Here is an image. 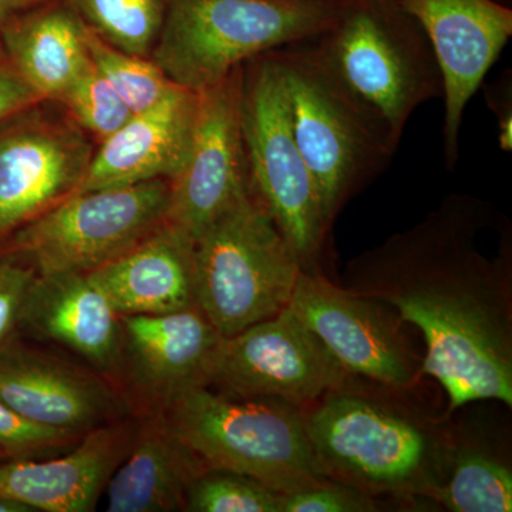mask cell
Here are the masks:
<instances>
[{"mask_svg":"<svg viewBox=\"0 0 512 512\" xmlns=\"http://www.w3.org/2000/svg\"><path fill=\"white\" fill-rule=\"evenodd\" d=\"M490 208L448 195L413 227L350 259L343 286L390 306L420 330L423 373L446 390L450 410L481 400L512 406V278L507 237L480 247Z\"/></svg>","mask_w":512,"mask_h":512,"instance_id":"obj_1","label":"cell"},{"mask_svg":"<svg viewBox=\"0 0 512 512\" xmlns=\"http://www.w3.org/2000/svg\"><path fill=\"white\" fill-rule=\"evenodd\" d=\"M325 476L379 497L433 498L456 434L392 394L348 380L305 409Z\"/></svg>","mask_w":512,"mask_h":512,"instance_id":"obj_2","label":"cell"},{"mask_svg":"<svg viewBox=\"0 0 512 512\" xmlns=\"http://www.w3.org/2000/svg\"><path fill=\"white\" fill-rule=\"evenodd\" d=\"M305 43L393 151L414 111L443 97L429 37L397 0H345L335 22Z\"/></svg>","mask_w":512,"mask_h":512,"instance_id":"obj_3","label":"cell"},{"mask_svg":"<svg viewBox=\"0 0 512 512\" xmlns=\"http://www.w3.org/2000/svg\"><path fill=\"white\" fill-rule=\"evenodd\" d=\"M345 0H168L151 60L177 86L201 93L249 60L311 40Z\"/></svg>","mask_w":512,"mask_h":512,"instance_id":"obj_4","label":"cell"},{"mask_svg":"<svg viewBox=\"0 0 512 512\" xmlns=\"http://www.w3.org/2000/svg\"><path fill=\"white\" fill-rule=\"evenodd\" d=\"M178 439L207 468L254 478L288 494L326 480L305 409L276 399H237L195 386L164 412Z\"/></svg>","mask_w":512,"mask_h":512,"instance_id":"obj_5","label":"cell"},{"mask_svg":"<svg viewBox=\"0 0 512 512\" xmlns=\"http://www.w3.org/2000/svg\"><path fill=\"white\" fill-rule=\"evenodd\" d=\"M301 261L251 194L195 239L197 306L221 336L288 308Z\"/></svg>","mask_w":512,"mask_h":512,"instance_id":"obj_6","label":"cell"},{"mask_svg":"<svg viewBox=\"0 0 512 512\" xmlns=\"http://www.w3.org/2000/svg\"><path fill=\"white\" fill-rule=\"evenodd\" d=\"M241 130L252 197L268 212L303 271L316 272L332 225L293 138L272 52L242 66Z\"/></svg>","mask_w":512,"mask_h":512,"instance_id":"obj_7","label":"cell"},{"mask_svg":"<svg viewBox=\"0 0 512 512\" xmlns=\"http://www.w3.org/2000/svg\"><path fill=\"white\" fill-rule=\"evenodd\" d=\"M293 138L318 185L329 225L355 192L393 160L375 127L305 42L274 50Z\"/></svg>","mask_w":512,"mask_h":512,"instance_id":"obj_8","label":"cell"},{"mask_svg":"<svg viewBox=\"0 0 512 512\" xmlns=\"http://www.w3.org/2000/svg\"><path fill=\"white\" fill-rule=\"evenodd\" d=\"M171 181L76 192L13 232L3 252L37 275L89 274L167 222Z\"/></svg>","mask_w":512,"mask_h":512,"instance_id":"obj_9","label":"cell"},{"mask_svg":"<svg viewBox=\"0 0 512 512\" xmlns=\"http://www.w3.org/2000/svg\"><path fill=\"white\" fill-rule=\"evenodd\" d=\"M338 360L292 309L221 336L204 386L237 399H276L308 409L349 379Z\"/></svg>","mask_w":512,"mask_h":512,"instance_id":"obj_10","label":"cell"},{"mask_svg":"<svg viewBox=\"0 0 512 512\" xmlns=\"http://www.w3.org/2000/svg\"><path fill=\"white\" fill-rule=\"evenodd\" d=\"M289 308L315 333L349 376L407 390L423 373L403 320L390 306L302 271Z\"/></svg>","mask_w":512,"mask_h":512,"instance_id":"obj_11","label":"cell"},{"mask_svg":"<svg viewBox=\"0 0 512 512\" xmlns=\"http://www.w3.org/2000/svg\"><path fill=\"white\" fill-rule=\"evenodd\" d=\"M242 67L204 90L190 156L171 181L167 221L200 237L232 205L251 194L241 130Z\"/></svg>","mask_w":512,"mask_h":512,"instance_id":"obj_12","label":"cell"},{"mask_svg":"<svg viewBox=\"0 0 512 512\" xmlns=\"http://www.w3.org/2000/svg\"><path fill=\"white\" fill-rule=\"evenodd\" d=\"M429 37L444 80V158L460 156L468 101L512 36V9L495 0H397Z\"/></svg>","mask_w":512,"mask_h":512,"instance_id":"obj_13","label":"cell"},{"mask_svg":"<svg viewBox=\"0 0 512 512\" xmlns=\"http://www.w3.org/2000/svg\"><path fill=\"white\" fill-rule=\"evenodd\" d=\"M93 154L69 121L39 117L0 134V238L74 194Z\"/></svg>","mask_w":512,"mask_h":512,"instance_id":"obj_14","label":"cell"},{"mask_svg":"<svg viewBox=\"0 0 512 512\" xmlns=\"http://www.w3.org/2000/svg\"><path fill=\"white\" fill-rule=\"evenodd\" d=\"M0 400L30 423L79 439L127 409L106 376L15 340L0 349Z\"/></svg>","mask_w":512,"mask_h":512,"instance_id":"obj_15","label":"cell"},{"mask_svg":"<svg viewBox=\"0 0 512 512\" xmlns=\"http://www.w3.org/2000/svg\"><path fill=\"white\" fill-rule=\"evenodd\" d=\"M119 376L143 413H164L180 394L204 386L220 332L198 306L164 315L120 316Z\"/></svg>","mask_w":512,"mask_h":512,"instance_id":"obj_16","label":"cell"},{"mask_svg":"<svg viewBox=\"0 0 512 512\" xmlns=\"http://www.w3.org/2000/svg\"><path fill=\"white\" fill-rule=\"evenodd\" d=\"M138 421L117 420L89 431L63 453L0 463V497L35 512H90L127 456Z\"/></svg>","mask_w":512,"mask_h":512,"instance_id":"obj_17","label":"cell"},{"mask_svg":"<svg viewBox=\"0 0 512 512\" xmlns=\"http://www.w3.org/2000/svg\"><path fill=\"white\" fill-rule=\"evenodd\" d=\"M198 103L200 94L174 84L163 99L134 113L101 141L76 192L173 181L190 156Z\"/></svg>","mask_w":512,"mask_h":512,"instance_id":"obj_18","label":"cell"},{"mask_svg":"<svg viewBox=\"0 0 512 512\" xmlns=\"http://www.w3.org/2000/svg\"><path fill=\"white\" fill-rule=\"evenodd\" d=\"M19 332L70 350L101 375L119 376L121 318L89 274L36 275L20 313Z\"/></svg>","mask_w":512,"mask_h":512,"instance_id":"obj_19","label":"cell"},{"mask_svg":"<svg viewBox=\"0 0 512 512\" xmlns=\"http://www.w3.org/2000/svg\"><path fill=\"white\" fill-rule=\"evenodd\" d=\"M89 275L120 316L164 315L197 306L195 241L168 221Z\"/></svg>","mask_w":512,"mask_h":512,"instance_id":"obj_20","label":"cell"},{"mask_svg":"<svg viewBox=\"0 0 512 512\" xmlns=\"http://www.w3.org/2000/svg\"><path fill=\"white\" fill-rule=\"evenodd\" d=\"M207 467L178 439L164 413H143L127 456L106 485L109 512L184 511L188 488Z\"/></svg>","mask_w":512,"mask_h":512,"instance_id":"obj_21","label":"cell"},{"mask_svg":"<svg viewBox=\"0 0 512 512\" xmlns=\"http://www.w3.org/2000/svg\"><path fill=\"white\" fill-rule=\"evenodd\" d=\"M6 59L40 101L62 99L92 60L86 25L64 0H53L0 22Z\"/></svg>","mask_w":512,"mask_h":512,"instance_id":"obj_22","label":"cell"},{"mask_svg":"<svg viewBox=\"0 0 512 512\" xmlns=\"http://www.w3.org/2000/svg\"><path fill=\"white\" fill-rule=\"evenodd\" d=\"M431 500L453 512H510V463L485 444L456 436L446 476Z\"/></svg>","mask_w":512,"mask_h":512,"instance_id":"obj_23","label":"cell"},{"mask_svg":"<svg viewBox=\"0 0 512 512\" xmlns=\"http://www.w3.org/2000/svg\"><path fill=\"white\" fill-rule=\"evenodd\" d=\"M84 25L121 52L150 57L168 0H64Z\"/></svg>","mask_w":512,"mask_h":512,"instance_id":"obj_24","label":"cell"},{"mask_svg":"<svg viewBox=\"0 0 512 512\" xmlns=\"http://www.w3.org/2000/svg\"><path fill=\"white\" fill-rule=\"evenodd\" d=\"M90 60L133 113L148 109L163 99L174 83L151 57L121 52L107 45L86 26Z\"/></svg>","mask_w":512,"mask_h":512,"instance_id":"obj_25","label":"cell"},{"mask_svg":"<svg viewBox=\"0 0 512 512\" xmlns=\"http://www.w3.org/2000/svg\"><path fill=\"white\" fill-rule=\"evenodd\" d=\"M281 498L254 478L207 468L188 488L184 511L281 512Z\"/></svg>","mask_w":512,"mask_h":512,"instance_id":"obj_26","label":"cell"},{"mask_svg":"<svg viewBox=\"0 0 512 512\" xmlns=\"http://www.w3.org/2000/svg\"><path fill=\"white\" fill-rule=\"evenodd\" d=\"M59 101L67 107L74 123L99 138L100 143L134 114L93 63L70 84Z\"/></svg>","mask_w":512,"mask_h":512,"instance_id":"obj_27","label":"cell"},{"mask_svg":"<svg viewBox=\"0 0 512 512\" xmlns=\"http://www.w3.org/2000/svg\"><path fill=\"white\" fill-rule=\"evenodd\" d=\"M80 439L30 423L0 400V454L5 460L56 456Z\"/></svg>","mask_w":512,"mask_h":512,"instance_id":"obj_28","label":"cell"},{"mask_svg":"<svg viewBox=\"0 0 512 512\" xmlns=\"http://www.w3.org/2000/svg\"><path fill=\"white\" fill-rule=\"evenodd\" d=\"M379 507L373 495L330 478L281 498V512H373Z\"/></svg>","mask_w":512,"mask_h":512,"instance_id":"obj_29","label":"cell"},{"mask_svg":"<svg viewBox=\"0 0 512 512\" xmlns=\"http://www.w3.org/2000/svg\"><path fill=\"white\" fill-rule=\"evenodd\" d=\"M36 275L18 256L0 252V349L19 332L20 313Z\"/></svg>","mask_w":512,"mask_h":512,"instance_id":"obj_30","label":"cell"},{"mask_svg":"<svg viewBox=\"0 0 512 512\" xmlns=\"http://www.w3.org/2000/svg\"><path fill=\"white\" fill-rule=\"evenodd\" d=\"M485 103L498 127V143L505 153L512 151V72L504 70L493 83L481 84Z\"/></svg>","mask_w":512,"mask_h":512,"instance_id":"obj_31","label":"cell"},{"mask_svg":"<svg viewBox=\"0 0 512 512\" xmlns=\"http://www.w3.org/2000/svg\"><path fill=\"white\" fill-rule=\"evenodd\" d=\"M39 101L36 93L8 60L0 63V121L28 110Z\"/></svg>","mask_w":512,"mask_h":512,"instance_id":"obj_32","label":"cell"},{"mask_svg":"<svg viewBox=\"0 0 512 512\" xmlns=\"http://www.w3.org/2000/svg\"><path fill=\"white\" fill-rule=\"evenodd\" d=\"M49 2H53V0H0V22L10 18V16L18 15V13L25 12V10Z\"/></svg>","mask_w":512,"mask_h":512,"instance_id":"obj_33","label":"cell"},{"mask_svg":"<svg viewBox=\"0 0 512 512\" xmlns=\"http://www.w3.org/2000/svg\"><path fill=\"white\" fill-rule=\"evenodd\" d=\"M0 512H35L29 505L19 503L10 498L0 497Z\"/></svg>","mask_w":512,"mask_h":512,"instance_id":"obj_34","label":"cell"},{"mask_svg":"<svg viewBox=\"0 0 512 512\" xmlns=\"http://www.w3.org/2000/svg\"><path fill=\"white\" fill-rule=\"evenodd\" d=\"M6 53L5 49H3L2 36H0V63L6 62Z\"/></svg>","mask_w":512,"mask_h":512,"instance_id":"obj_35","label":"cell"},{"mask_svg":"<svg viewBox=\"0 0 512 512\" xmlns=\"http://www.w3.org/2000/svg\"><path fill=\"white\" fill-rule=\"evenodd\" d=\"M495 2H500V3H503V5H507L508 6V3H510L511 0H495Z\"/></svg>","mask_w":512,"mask_h":512,"instance_id":"obj_36","label":"cell"},{"mask_svg":"<svg viewBox=\"0 0 512 512\" xmlns=\"http://www.w3.org/2000/svg\"><path fill=\"white\" fill-rule=\"evenodd\" d=\"M2 461H5V458H3L2 454H0V463H2Z\"/></svg>","mask_w":512,"mask_h":512,"instance_id":"obj_37","label":"cell"}]
</instances>
